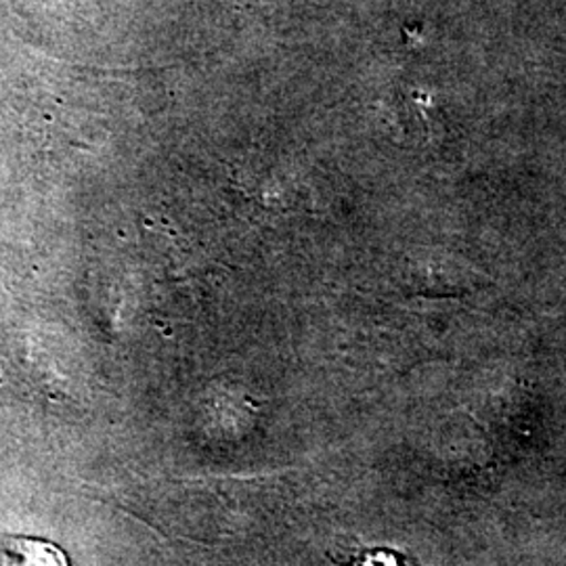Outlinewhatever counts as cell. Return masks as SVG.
Returning <instances> with one entry per match:
<instances>
[{
	"label": "cell",
	"instance_id": "1",
	"mask_svg": "<svg viewBox=\"0 0 566 566\" xmlns=\"http://www.w3.org/2000/svg\"><path fill=\"white\" fill-rule=\"evenodd\" d=\"M0 566H70L60 547L34 539L9 535L0 537Z\"/></svg>",
	"mask_w": 566,
	"mask_h": 566
},
{
	"label": "cell",
	"instance_id": "2",
	"mask_svg": "<svg viewBox=\"0 0 566 566\" xmlns=\"http://www.w3.org/2000/svg\"><path fill=\"white\" fill-rule=\"evenodd\" d=\"M348 566H420L416 565L407 554L388 547H374V549H361Z\"/></svg>",
	"mask_w": 566,
	"mask_h": 566
}]
</instances>
